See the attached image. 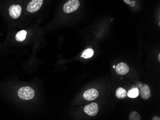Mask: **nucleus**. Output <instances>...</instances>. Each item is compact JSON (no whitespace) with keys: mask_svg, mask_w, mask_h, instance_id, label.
Here are the masks:
<instances>
[{"mask_svg":"<svg viewBox=\"0 0 160 120\" xmlns=\"http://www.w3.org/2000/svg\"><path fill=\"white\" fill-rule=\"evenodd\" d=\"M27 35V32L26 30H21L16 34L15 38L18 42H23L26 39Z\"/></svg>","mask_w":160,"mask_h":120,"instance_id":"obj_9","label":"nucleus"},{"mask_svg":"<svg viewBox=\"0 0 160 120\" xmlns=\"http://www.w3.org/2000/svg\"><path fill=\"white\" fill-rule=\"evenodd\" d=\"M9 15L12 19L18 18L22 12V7L19 4H12L11 5L8 9Z\"/></svg>","mask_w":160,"mask_h":120,"instance_id":"obj_4","label":"nucleus"},{"mask_svg":"<svg viewBox=\"0 0 160 120\" xmlns=\"http://www.w3.org/2000/svg\"><path fill=\"white\" fill-rule=\"evenodd\" d=\"M141 119L142 117L140 116V114L136 111H133L129 114V120H140Z\"/></svg>","mask_w":160,"mask_h":120,"instance_id":"obj_13","label":"nucleus"},{"mask_svg":"<svg viewBox=\"0 0 160 120\" xmlns=\"http://www.w3.org/2000/svg\"><path fill=\"white\" fill-rule=\"evenodd\" d=\"M18 95L24 100H30L35 96V91L29 87H23L18 91Z\"/></svg>","mask_w":160,"mask_h":120,"instance_id":"obj_1","label":"nucleus"},{"mask_svg":"<svg viewBox=\"0 0 160 120\" xmlns=\"http://www.w3.org/2000/svg\"><path fill=\"white\" fill-rule=\"evenodd\" d=\"M136 87L139 89V94L141 97L145 100H147L151 97V89L148 85L146 84H142L140 82V85L137 83Z\"/></svg>","mask_w":160,"mask_h":120,"instance_id":"obj_2","label":"nucleus"},{"mask_svg":"<svg viewBox=\"0 0 160 120\" xmlns=\"http://www.w3.org/2000/svg\"><path fill=\"white\" fill-rule=\"evenodd\" d=\"M126 4H128L132 7H134L135 6V2H132L131 0H123Z\"/></svg>","mask_w":160,"mask_h":120,"instance_id":"obj_14","label":"nucleus"},{"mask_svg":"<svg viewBox=\"0 0 160 120\" xmlns=\"http://www.w3.org/2000/svg\"><path fill=\"white\" fill-rule=\"evenodd\" d=\"M99 111L98 106L96 103H92L85 106L84 111L87 115L91 116H95Z\"/></svg>","mask_w":160,"mask_h":120,"instance_id":"obj_6","label":"nucleus"},{"mask_svg":"<svg viewBox=\"0 0 160 120\" xmlns=\"http://www.w3.org/2000/svg\"><path fill=\"white\" fill-rule=\"evenodd\" d=\"M139 95V89L135 87L130 89L127 93V96L131 98H135Z\"/></svg>","mask_w":160,"mask_h":120,"instance_id":"obj_11","label":"nucleus"},{"mask_svg":"<svg viewBox=\"0 0 160 120\" xmlns=\"http://www.w3.org/2000/svg\"><path fill=\"white\" fill-rule=\"evenodd\" d=\"M99 93L95 89H87L83 93V97L85 100L91 101L95 100L98 97Z\"/></svg>","mask_w":160,"mask_h":120,"instance_id":"obj_7","label":"nucleus"},{"mask_svg":"<svg viewBox=\"0 0 160 120\" xmlns=\"http://www.w3.org/2000/svg\"><path fill=\"white\" fill-rule=\"evenodd\" d=\"M116 96L120 99L125 98L127 96V90L123 88L119 87L116 91Z\"/></svg>","mask_w":160,"mask_h":120,"instance_id":"obj_10","label":"nucleus"},{"mask_svg":"<svg viewBox=\"0 0 160 120\" xmlns=\"http://www.w3.org/2000/svg\"><path fill=\"white\" fill-rule=\"evenodd\" d=\"M43 3V0H32L27 6V10L28 12H36L40 9Z\"/></svg>","mask_w":160,"mask_h":120,"instance_id":"obj_5","label":"nucleus"},{"mask_svg":"<svg viewBox=\"0 0 160 120\" xmlns=\"http://www.w3.org/2000/svg\"><path fill=\"white\" fill-rule=\"evenodd\" d=\"M93 54H94V51L93 49L88 48L82 52L81 57H83L84 59H89L93 56Z\"/></svg>","mask_w":160,"mask_h":120,"instance_id":"obj_12","label":"nucleus"},{"mask_svg":"<svg viewBox=\"0 0 160 120\" xmlns=\"http://www.w3.org/2000/svg\"><path fill=\"white\" fill-rule=\"evenodd\" d=\"M158 60H159V61H160V54H158Z\"/></svg>","mask_w":160,"mask_h":120,"instance_id":"obj_16","label":"nucleus"},{"mask_svg":"<svg viewBox=\"0 0 160 120\" xmlns=\"http://www.w3.org/2000/svg\"><path fill=\"white\" fill-rule=\"evenodd\" d=\"M152 120H160V118H159V117H157V116H155V117H153V118H152Z\"/></svg>","mask_w":160,"mask_h":120,"instance_id":"obj_15","label":"nucleus"},{"mask_svg":"<svg viewBox=\"0 0 160 120\" xmlns=\"http://www.w3.org/2000/svg\"><path fill=\"white\" fill-rule=\"evenodd\" d=\"M116 68V67H115V66H113V68Z\"/></svg>","mask_w":160,"mask_h":120,"instance_id":"obj_17","label":"nucleus"},{"mask_svg":"<svg viewBox=\"0 0 160 120\" xmlns=\"http://www.w3.org/2000/svg\"><path fill=\"white\" fill-rule=\"evenodd\" d=\"M116 71L119 75H126L129 72V67L125 63L121 62L116 67Z\"/></svg>","mask_w":160,"mask_h":120,"instance_id":"obj_8","label":"nucleus"},{"mask_svg":"<svg viewBox=\"0 0 160 120\" xmlns=\"http://www.w3.org/2000/svg\"><path fill=\"white\" fill-rule=\"evenodd\" d=\"M80 5L79 0H69L65 3L63 10L65 13H71L77 10Z\"/></svg>","mask_w":160,"mask_h":120,"instance_id":"obj_3","label":"nucleus"}]
</instances>
